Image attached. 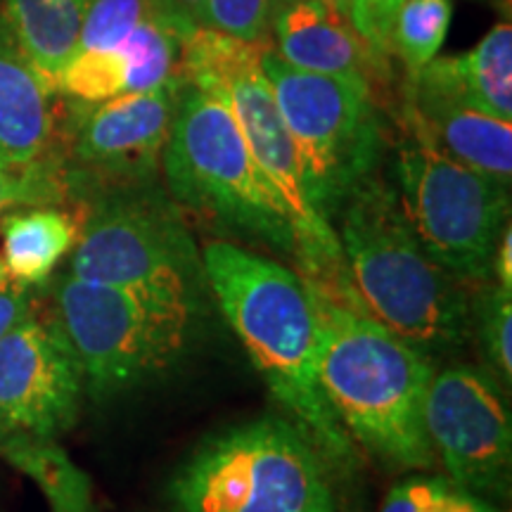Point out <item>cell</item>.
Masks as SVG:
<instances>
[{
  "label": "cell",
  "instance_id": "6da1fadb",
  "mask_svg": "<svg viewBox=\"0 0 512 512\" xmlns=\"http://www.w3.org/2000/svg\"><path fill=\"white\" fill-rule=\"evenodd\" d=\"M202 264L209 292L268 392L330 472L351 475L358 451L320 387L318 313L309 283L271 256L230 240L204 242Z\"/></svg>",
  "mask_w": 512,
  "mask_h": 512
},
{
  "label": "cell",
  "instance_id": "7a4b0ae2",
  "mask_svg": "<svg viewBox=\"0 0 512 512\" xmlns=\"http://www.w3.org/2000/svg\"><path fill=\"white\" fill-rule=\"evenodd\" d=\"M337 221L351 309L427 356L463 347L472 332L463 283L420 245L396 188L370 176L351 192Z\"/></svg>",
  "mask_w": 512,
  "mask_h": 512
},
{
  "label": "cell",
  "instance_id": "3957f363",
  "mask_svg": "<svg viewBox=\"0 0 512 512\" xmlns=\"http://www.w3.org/2000/svg\"><path fill=\"white\" fill-rule=\"evenodd\" d=\"M311 294L318 313L320 387L351 441L392 470L432 467L437 453L425 430L432 356L366 313L313 287Z\"/></svg>",
  "mask_w": 512,
  "mask_h": 512
},
{
  "label": "cell",
  "instance_id": "277c9868",
  "mask_svg": "<svg viewBox=\"0 0 512 512\" xmlns=\"http://www.w3.org/2000/svg\"><path fill=\"white\" fill-rule=\"evenodd\" d=\"M53 316L72 344L93 399H110L176 370L195 349L207 297L88 283L64 273Z\"/></svg>",
  "mask_w": 512,
  "mask_h": 512
},
{
  "label": "cell",
  "instance_id": "5b68a950",
  "mask_svg": "<svg viewBox=\"0 0 512 512\" xmlns=\"http://www.w3.org/2000/svg\"><path fill=\"white\" fill-rule=\"evenodd\" d=\"M162 174L178 207L297 261L292 223L230 107L188 81L162 152Z\"/></svg>",
  "mask_w": 512,
  "mask_h": 512
},
{
  "label": "cell",
  "instance_id": "8992f818",
  "mask_svg": "<svg viewBox=\"0 0 512 512\" xmlns=\"http://www.w3.org/2000/svg\"><path fill=\"white\" fill-rule=\"evenodd\" d=\"M169 503L174 512H337L330 467L275 415L204 439L171 477Z\"/></svg>",
  "mask_w": 512,
  "mask_h": 512
},
{
  "label": "cell",
  "instance_id": "52a82bcc",
  "mask_svg": "<svg viewBox=\"0 0 512 512\" xmlns=\"http://www.w3.org/2000/svg\"><path fill=\"white\" fill-rule=\"evenodd\" d=\"M72 249L69 273L88 283L207 297L202 252L159 178L100 185Z\"/></svg>",
  "mask_w": 512,
  "mask_h": 512
},
{
  "label": "cell",
  "instance_id": "ba28073f",
  "mask_svg": "<svg viewBox=\"0 0 512 512\" xmlns=\"http://www.w3.org/2000/svg\"><path fill=\"white\" fill-rule=\"evenodd\" d=\"M261 69L297 150L306 197L332 223L380 162L384 136L373 83L302 72L280 60L273 46L261 55Z\"/></svg>",
  "mask_w": 512,
  "mask_h": 512
},
{
  "label": "cell",
  "instance_id": "9c48e42d",
  "mask_svg": "<svg viewBox=\"0 0 512 512\" xmlns=\"http://www.w3.org/2000/svg\"><path fill=\"white\" fill-rule=\"evenodd\" d=\"M396 183L425 252L460 283H486L508 226L510 185L451 159L415 126L396 155Z\"/></svg>",
  "mask_w": 512,
  "mask_h": 512
},
{
  "label": "cell",
  "instance_id": "30bf717a",
  "mask_svg": "<svg viewBox=\"0 0 512 512\" xmlns=\"http://www.w3.org/2000/svg\"><path fill=\"white\" fill-rule=\"evenodd\" d=\"M271 43H242L238 53L219 72L192 83L200 91L221 98L240 124L261 174L271 183L297 240L299 275L332 302L351 306L344 278L342 249L332 223L320 219L306 197L297 150L278 110L273 88L261 69V55Z\"/></svg>",
  "mask_w": 512,
  "mask_h": 512
},
{
  "label": "cell",
  "instance_id": "8fae6325",
  "mask_svg": "<svg viewBox=\"0 0 512 512\" xmlns=\"http://www.w3.org/2000/svg\"><path fill=\"white\" fill-rule=\"evenodd\" d=\"M425 430L458 489L508 496L512 425L494 377L470 366L434 373L425 399Z\"/></svg>",
  "mask_w": 512,
  "mask_h": 512
},
{
  "label": "cell",
  "instance_id": "7c38bea8",
  "mask_svg": "<svg viewBox=\"0 0 512 512\" xmlns=\"http://www.w3.org/2000/svg\"><path fill=\"white\" fill-rule=\"evenodd\" d=\"M178 72L150 91L121 93L95 105L74 102L69 159L64 166L69 190L159 178L162 152L183 91Z\"/></svg>",
  "mask_w": 512,
  "mask_h": 512
},
{
  "label": "cell",
  "instance_id": "4fadbf2b",
  "mask_svg": "<svg viewBox=\"0 0 512 512\" xmlns=\"http://www.w3.org/2000/svg\"><path fill=\"white\" fill-rule=\"evenodd\" d=\"M83 373L53 311L31 313L0 339V441L57 439L76 422Z\"/></svg>",
  "mask_w": 512,
  "mask_h": 512
},
{
  "label": "cell",
  "instance_id": "5bb4252c",
  "mask_svg": "<svg viewBox=\"0 0 512 512\" xmlns=\"http://www.w3.org/2000/svg\"><path fill=\"white\" fill-rule=\"evenodd\" d=\"M408 124L420 128L441 152L477 174L512 181V121L491 117L444 83L418 74L411 79Z\"/></svg>",
  "mask_w": 512,
  "mask_h": 512
},
{
  "label": "cell",
  "instance_id": "9a60e30c",
  "mask_svg": "<svg viewBox=\"0 0 512 512\" xmlns=\"http://www.w3.org/2000/svg\"><path fill=\"white\" fill-rule=\"evenodd\" d=\"M275 55L294 69L373 83L375 60L347 17L318 0H287L273 19Z\"/></svg>",
  "mask_w": 512,
  "mask_h": 512
},
{
  "label": "cell",
  "instance_id": "2e32d148",
  "mask_svg": "<svg viewBox=\"0 0 512 512\" xmlns=\"http://www.w3.org/2000/svg\"><path fill=\"white\" fill-rule=\"evenodd\" d=\"M55 93L15 46L0 17V162L53 155Z\"/></svg>",
  "mask_w": 512,
  "mask_h": 512
},
{
  "label": "cell",
  "instance_id": "e0dca14e",
  "mask_svg": "<svg viewBox=\"0 0 512 512\" xmlns=\"http://www.w3.org/2000/svg\"><path fill=\"white\" fill-rule=\"evenodd\" d=\"M86 5L88 0H5L3 5L0 17L12 41L53 93L79 48Z\"/></svg>",
  "mask_w": 512,
  "mask_h": 512
},
{
  "label": "cell",
  "instance_id": "ac0fdd59",
  "mask_svg": "<svg viewBox=\"0 0 512 512\" xmlns=\"http://www.w3.org/2000/svg\"><path fill=\"white\" fill-rule=\"evenodd\" d=\"M420 74L444 83L477 110L512 121V24H496L465 55L434 57Z\"/></svg>",
  "mask_w": 512,
  "mask_h": 512
},
{
  "label": "cell",
  "instance_id": "d6986e66",
  "mask_svg": "<svg viewBox=\"0 0 512 512\" xmlns=\"http://www.w3.org/2000/svg\"><path fill=\"white\" fill-rule=\"evenodd\" d=\"M3 264L15 283L41 287L72 252L79 223L57 204L12 209L0 219Z\"/></svg>",
  "mask_w": 512,
  "mask_h": 512
},
{
  "label": "cell",
  "instance_id": "ffe728a7",
  "mask_svg": "<svg viewBox=\"0 0 512 512\" xmlns=\"http://www.w3.org/2000/svg\"><path fill=\"white\" fill-rule=\"evenodd\" d=\"M0 458L34 479L46 496L50 512H100L93 498L91 479L67 456L57 439H3Z\"/></svg>",
  "mask_w": 512,
  "mask_h": 512
},
{
  "label": "cell",
  "instance_id": "44dd1931",
  "mask_svg": "<svg viewBox=\"0 0 512 512\" xmlns=\"http://www.w3.org/2000/svg\"><path fill=\"white\" fill-rule=\"evenodd\" d=\"M181 41V31L152 5L150 15L119 48L128 60V93L150 91L181 72Z\"/></svg>",
  "mask_w": 512,
  "mask_h": 512
},
{
  "label": "cell",
  "instance_id": "7402d4cb",
  "mask_svg": "<svg viewBox=\"0 0 512 512\" xmlns=\"http://www.w3.org/2000/svg\"><path fill=\"white\" fill-rule=\"evenodd\" d=\"M453 0H403L392 24L389 46L411 79L439 55L451 29Z\"/></svg>",
  "mask_w": 512,
  "mask_h": 512
},
{
  "label": "cell",
  "instance_id": "603a6c76",
  "mask_svg": "<svg viewBox=\"0 0 512 512\" xmlns=\"http://www.w3.org/2000/svg\"><path fill=\"white\" fill-rule=\"evenodd\" d=\"M57 95L79 105H95L128 93V60L121 50H76L62 69Z\"/></svg>",
  "mask_w": 512,
  "mask_h": 512
},
{
  "label": "cell",
  "instance_id": "cb8c5ba5",
  "mask_svg": "<svg viewBox=\"0 0 512 512\" xmlns=\"http://www.w3.org/2000/svg\"><path fill=\"white\" fill-rule=\"evenodd\" d=\"M72 195L60 157L34 162H0V216L12 209L62 204Z\"/></svg>",
  "mask_w": 512,
  "mask_h": 512
},
{
  "label": "cell",
  "instance_id": "d4e9b609",
  "mask_svg": "<svg viewBox=\"0 0 512 512\" xmlns=\"http://www.w3.org/2000/svg\"><path fill=\"white\" fill-rule=\"evenodd\" d=\"M512 290L501 285L486 287L470 304V330H475L479 347L494 366L498 380L510 387L512 380Z\"/></svg>",
  "mask_w": 512,
  "mask_h": 512
},
{
  "label": "cell",
  "instance_id": "484cf974",
  "mask_svg": "<svg viewBox=\"0 0 512 512\" xmlns=\"http://www.w3.org/2000/svg\"><path fill=\"white\" fill-rule=\"evenodd\" d=\"M150 12L152 0H88L76 50H119Z\"/></svg>",
  "mask_w": 512,
  "mask_h": 512
},
{
  "label": "cell",
  "instance_id": "4316f807",
  "mask_svg": "<svg viewBox=\"0 0 512 512\" xmlns=\"http://www.w3.org/2000/svg\"><path fill=\"white\" fill-rule=\"evenodd\" d=\"M273 0H204L197 24L240 41L268 43Z\"/></svg>",
  "mask_w": 512,
  "mask_h": 512
},
{
  "label": "cell",
  "instance_id": "83f0119b",
  "mask_svg": "<svg viewBox=\"0 0 512 512\" xmlns=\"http://www.w3.org/2000/svg\"><path fill=\"white\" fill-rule=\"evenodd\" d=\"M403 0H351V24L366 43L375 64H384L389 53L392 24Z\"/></svg>",
  "mask_w": 512,
  "mask_h": 512
},
{
  "label": "cell",
  "instance_id": "f1b7e54d",
  "mask_svg": "<svg viewBox=\"0 0 512 512\" xmlns=\"http://www.w3.org/2000/svg\"><path fill=\"white\" fill-rule=\"evenodd\" d=\"M448 486L444 477L432 479H408L396 484L384 498L380 512H425L434 498Z\"/></svg>",
  "mask_w": 512,
  "mask_h": 512
},
{
  "label": "cell",
  "instance_id": "f546056e",
  "mask_svg": "<svg viewBox=\"0 0 512 512\" xmlns=\"http://www.w3.org/2000/svg\"><path fill=\"white\" fill-rule=\"evenodd\" d=\"M36 311L34 287L8 280L0 285V339L15 330L22 320H27Z\"/></svg>",
  "mask_w": 512,
  "mask_h": 512
},
{
  "label": "cell",
  "instance_id": "4dcf8cb0",
  "mask_svg": "<svg viewBox=\"0 0 512 512\" xmlns=\"http://www.w3.org/2000/svg\"><path fill=\"white\" fill-rule=\"evenodd\" d=\"M425 512H494V508H491L484 498L448 484L446 489L427 505Z\"/></svg>",
  "mask_w": 512,
  "mask_h": 512
},
{
  "label": "cell",
  "instance_id": "1f68e13d",
  "mask_svg": "<svg viewBox=\"0 0 512 512\" xmlns=\"http://www.w3.org/2000/svg\"><path fill=\"white\" fill-rule=\"evenodd\" d=\"M152 5L181 31V36H185L190 29L197 27V17H200L204 0H152Z\"/></svg>",
  "mask_w": 512,
  "mask_h": 512
},
{
  "label": "cell",
  "instance_id": "d6a6232c",
  "mask_svg": "<svg viewBox=\"0 0 512 512\" xmlns=\"http://www.w3.org/2000/svg\"><path fill=\"white\" fill-rule=\"evenodd\" d=\"M491 271H496L498 285L505 287V290H512V230H510V226H505L501 238H498L494 261H491Z\"/></svg>",
  "mask_w": 512,
  "mask_h": 512
},
{
  "label": "cell",
  "instance_id": "836d02e7",
  "mask_svg": "<svg viewBox=\"0 0 512 512\" xmlns=\"http://www.w3.org/2000/svg\"><path fill=\"white\" fill-rule=\"evenodd\" d=\"M318 3H323L325 8H330L332 12H337V15L347 17L351 22V0H318Z\"/></svg>",
  "mask_w": 512,
  "mask_h": 512
},
{
  "label": "cell",
  "instance_id": "e575fe53",
  "mask_svg": "<svg viewBox=\"0 0 512 512\" xmlns=\"http://www.w3.org/2000/svg\"><path fill=\"white\" fill-rule=\"evenodd\" d=\"M8 280H10V273H8V268H5L3 259H0V285H5Z\"/></svg>",
  "mask_w": 512,
  "mask_h": 512
}]
</instances>
